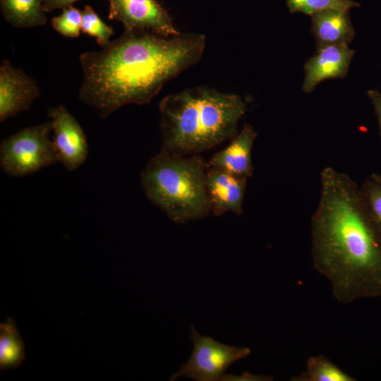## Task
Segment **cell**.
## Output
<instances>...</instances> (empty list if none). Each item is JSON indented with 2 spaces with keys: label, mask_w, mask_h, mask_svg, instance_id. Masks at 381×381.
Instances as JSON below:
<instances>
[{
  "label": "cell",
  "mask_w": 381,
  "mask_h": 381,
  "mask_svg": "<svg viewBox=\"0 0 381 381\" xmlns=\"http://www.w3.org/2000/svg\"><path fill=\"white\" fill-rule=\"evenodd\" d=\"M247 179L219 169L208 167L206 188L211 211L215 216L219 217L226 212L242 214Z\"/></svg>",
  "instance_id": "cell-11"
},
{
  "label": "cell",
  "mask_w": 381,
  "mask_h": 381,
  "mask_svg": "<svg viewBox=\"0 0 381 381\" xmlns=\"http://www.w3.org/2000/svg\"><path fill=\"white\" fill-rule=\"evenodd\" d=\"M355 51L348 45H329L318 49L304 64L303 90L312 92L322 81L346 76Z\"/></svg>",
  "instance_id": "cell-10"
},
{
  "label": "cell",
  "mask_w": 381,
  "mask_h": 381,
  "mask_svg": "<svg viewBox=\"0 0 381 381\" xmlns=\"http://www.w3.org/2000/svg\"><path fill=\"white\" fill-rule=\"evenodd\" d=\"M159 111L162 149L190 155L232 139L247 103L238 95L199 86L165 96Z\"/></svg>",
  "instance_id": "cell-3"
},
{
  "label": "cell",
  "mask_w": 381,
  "mask_h": 381,
  "mask_svg": "<svg viewBox=\"0 0 381 381\" xmlns=\"http://www.w3.org/2000/svg\"><path fill=\"white\" fill-rule=\"evenodd\" d=\"M375 176H377V178L378 179H380V180L381 181V174H375Z\"/></svg>",
  "instance_id": "cell-24"
},
{
  "label": "cell",
  "mask_w": 381,
  "mask_h": 381,
  "mask_svg": "<svg viewBox=\"0 0 381 381\" xmlns=\"http://www.w3.org/2000/svg\"><path fill=\"white\" fill-rule=\"evenodd\" d=\"M294 381H354L356 379L324 356H311L306 363V370Z\"/></svg>",
  "instance_id": "cell-16"
},
{
  "label": "cell",
  "mask_w": 381,
  "mask_h": 381,
  "mask_svg": "<svg viewBox=\"0 0 381 381\" xmlns=\"http://www.w3.org/2000/svg\"><path fill=\"white\" fill-rule=\"evenodd\" d=\"M290 13L301 12L311 16L315 13L328 10L341 9L349 11L360 6L353 0H285Z\"/></svg>",
  "instance_id": "cell-17"
},
{
  "label": "cell",
  "mask_w": 381,
  "mask_h": 381,
  "mask_svg": "<svg viewBox=\"0 0 381 381\" xmlns=\"http://www.w3.org/2000/svg\"><path fill=\"white\" fill-rule=\"evenodd\" d=\"M81 11L69 6L64 8L61 14L52 18V28L68 37H78L81 31Z\"/></svg>",
  "instance_id": "cell-19"
},
{
  "label": "cell",
  "mask_w": 381,
  "mask_h": 381,
  "mask_svg": "<svg viewBox=\"0 0 381 381\" xmlns=\"http://www.w3.org/2000/svg\"><path fill=\"white\" fill-rule=\"evenodd\" d=\"M81 14L82 32L95 37L97 44L102 47L107 46L114 32L112 27L104 23L89 5L84 7Z\"/></svg>",
  "instance_id": "cell-18"
},
{
  "label": "cell",
  "mask_w": 381,
  "mask_h": 381,
  "mask_svg": "<svg viewBox=\"0 0 381 381\" xmlns=\"http://www.w3.org/2000/svg\"><path fill=\"white\" fill-rule=\"evenodd\" d=\"M320 183L311 219L315 269L328 279L341 303L381 296V229L360 188L332 167L322 171Z\"/></svg>",
  "instance_id": "cell-1"
},
{
  "label": "cell",
  "mask_w": 381,
  "mask_h": 381,
  "mask_svg": "<svg viewBox=\"0 0 381 381\" xmlns=\"http://www.w3.org/2000/svg\"><path fill=\"white\" fill-rule=\"evenodd\" d=\"M205 48L202 34L124 30L101 49L80 55L79 99L102 119L126 104H149L167 82L196 64Z\"/></svg>",
  "instance_id": "cell-2"
},
{
  "label": "cell",
  "mask_w": 381,
  "mask_h": 381,
  "mask_svg": "<svg viewBox=\"0 0 381 381\" xmlns=\"http://www.w3.org/2000/svg\"><path fill=\"white\" fill-rule=\"evenodd\" d=\"M40 95L35 80L4 60L0 66V121L28 110Z\"/></svg>",
  "instance_id": "cell-9"
},
{
  "label": "cell",
  "mask_w": 381,
  "mask_h": 381,
  "mask_svg": "<svg viewBox=\"0 0 381 381\" xmlns=\"http://www.w3.org/2000/svg\"><path fill=\"white\" fill-rule=\"evenodd\" d=\"M52 131L49 120L3 140L0 146L1 170L10 176L22 177L59 162L50 139Z\"/></svg>",
  "instance_id": "cell-5"
},
{
  "label": "cell",
  "mask_w": 381,
  "mask_h": 381,
  "mask_svg": "<svg viewBox=\"0 0 381 381\" xmlns=\"http://www.w3.org/2000/svg\"><path fill=\"white\" fill-rule=\"evenodd\" d=\"M25 358V349L11 318L0 323V370L18 368Z\"/></svg>",
  "instance_id": "cell-15"
},
{
  "label": "cell",
  "mask_w": 381,
  "mask_h": 381,
  "mask_svg": "<svg viewBox=\"0 0 381 381\" xmlns=\"http://www.w3.org/2000/svg\"><path fill=\"white\" fill-rule=\"evenodd\" d=\"M4 19L18 28L44 25L47 18L42 0H0Z\"/></svg>",
  "instance_id": "cell-14"
},
{
  "label": "cell",
  "mask_w": 381,
  "mask_h": 381,
  "mask_svg": "<svg viewBox=\"0 0 381 381\" xmlns=\"http://www.w3.org/2000/svg\"><path fill=\"white\" fill-rule=\"evenodd\" d=\"M108 18L125 30H146L164 36L179 35L169 13L155 0H108Z\"/></svg>",
  "instance_id": "cell-7"
},
{
  "label": "cell",
  "mask_w": 381,
  "mask_h": 381,
  "mask_svg": "<svg viewBox=\"0 0 381 381\" xmlns=\"http://www.w3.org/2000/svg\"><path fill=\"white\" fill-rule=\"evenodd\" d=\"M207 163L197 155H180L164 149L141 173L147 198L177 224L206 217L211 211L206 188Z\"/></svg>",
  "instance_id": "cell-4"
},
{
  "label": "cell",
  "mask_w": 381,
  "mask_h": 381,
  "mask_svg": "<svg viewBox=\"0 0 381 381\" xmlns=\"http://www.w3.org/2000/svg\"><path fill=\"white\" fill-rule=\"evenodd\" d=\"M367 95L374 108L375 113L378 121L381 135V92L375 90H370L367 92Z\"/></svg>",
  "instance_id": "cell-21"
},
{
  "label": "cell",
  "mask_w": 381,
  "mask_h": 381,
  "mask_svg": "<svg viewBox=\"0 0 381 381\" xmlns=\"http://www.w3.org/2000/svg\"><path fill=\"white\" fill-rule=\"evenodd\" d=\"M190 340L193 350L188 361L169 380L187 377L196 381L221 380L228 368L236 361L247 357L250 349L220 343L210 337L200 334L190 325Z\"/></svg>",
  "instance_id": "cell-6"
},
{
  "label": "cell",
  "mask_w": 381,
  "mask_h": 381,
  "mask_svg": "<svg viewBox=\"0 0 381 381\" xmlns=\"http://www.w3.org/2000/svg\"><path fill=\"white\" fill-rule=\"evenodd\" d=\"M58 161L68 171L78 169L88 155L85 133L75 117L63 105L48 109Z\"/></svg>",
  "instance_id": "cell-8"
},
{
  "label": "cell",
  "mask_w": 381,
  "mask_h": 381,
  "mask_svg": "<svg viewBox=\"0 0 381 381\" xmlns=\"http://www.w3.org/2000/svg\"><path fill=\"white\" fill-rule=\"evenodd\" d=\"M311 16V32L317 48L329 45H348L355 36L349 11L328 9Z\"/></svg>",
  "instance_id": "cell-13"
},
{
  "label": "cell",
  "mask_w": 381,
  "mask_h": 381,
  "mask_svg": "<svg viewBox=\"0 0 381 381\" xmlns=\"http://www.w3.org/2000/svg\"><path fill=\"white\" fill-rule=\"evenodd\" d=\"M360 190L369 212L381 229V181L373 174L364 181Z\"/></svg>",
  "instance_id": "cell-20"
},
{
  "label": "cell",
  "mask_w": 381,
  "mask_h": 381,
  "mask_svg": "<svg viewBox=\"0 0 381 381\" xmlns=\"http://www.w3.org/2000/svg\"><path fill=\"white\" fill-rule=\"evenodd\" d=\"M257 135L253 126L244 124L241 131L231 139L230 144L210 159L208 167L246 179L252 176L253 166L251 151Z\"/></svg>",
  "instance_id": "cell-12"
},
{
  "label": "cell",
  "mask_w": 381,
  "mask_h": 381,
  "mask_svg": "<svg viewBox=\"0 0 381 381\" xmlns=\"http://www.w3.org/2000/svg\"><path fill=\"white\" fill-rule=\"evenodd\" d=\"M271 377L267 376H260L252 375L249 373H244L241 375H226L224 374L221 380L232 381V380H252V381H262L271 380Z\"/></svg>",
  "instance_id": "cell-23"
},
{
  "label": "cell",
  "mask_w": 381,
  "mask_h": 381,
  "mask_svg": "<svg viewBox=\"0 0 381 381\" xmlns=\"http://www.w3.org/2000/svg\"><path fill=\"white\" fill-rule=\"evenodd\" d=\"M76 1L78 0H42L43 8L45 13H49L71 6Z\"/></svg>",
  "instance_id": "cell-22"
}]
</instances>
